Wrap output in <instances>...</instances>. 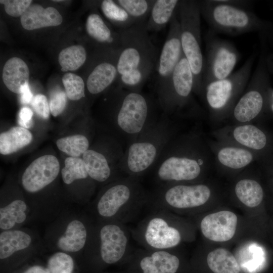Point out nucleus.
<instances>
[{"label": "nucleus", "mask_w": 273, "mask_h": 273, "mask_svg": "<svg viewBox=\"0 0 273 273\" xmlns=\"http://www.w3.org/2000/svg\"><path fill=\"white\" fill-rule=\"evenodd\" d=\"M26 203L22 200H16L9 205L0 209V228L8 230L13 228L16 223H20L26 218Z\"/></svg>", "instance_id": "2f4dec72"}, {"label": "nucleus", "mask_w": 273, "mask_h": 273, "mask_svg": "<svg viewBox=\"0 0 273 273\" xmlns=\"http://www.w3.org/2000/svg\"><path fill=\"white\" fill-rule=\"evenodd\" d=\"M194 78L184 54L170 80L156 98L162 113L176 120L200 117L203 110L194 97Z\"/></svg>", "instance_id": "0eeeda50"}, {"label": "nucleus", "mask_w": 273, "mask_h": 273, "mask_svg": "<svg viewBox=\"0 0 273 273\" xmlns=\"http://www.w3.org/2000/svg\"><path fill=\"white\" fill-rule=\"evenodd\" d=\"M212 194L210 188L202 183H178L156 186L150 191L147 207L151 210L195 209L205 204Z\"/></svg>", "instance_id": "9b49d317"}, {"label": "nucleus", "mask_w": 273, "mask_h": 273, "mask_svg": "<svg viewBox=\"0 0 273 273\" xmlns=\"http://www.w3.org/2000/svg\"><path fill=\"white\" fill-rule=\"evenodd\" d=\"M2 78L5 85L10 91L21 94L28 85L29 68L21 59L11 58L4 66Z\"/></svg>", "instance_id": "5701e85b"}, {"label": "nucleus", "mask_w": 273, "mask_h": 273, "mask_svg": "<svg viewBox=\"0 0 273 273\" xmlns=\"http://www.w3.org/2000/svg\"><path fill=\"white\" fill-rule=\"evenodd\" d=\"M30 236L21 231H7L0 235V258H7L13 253L28 247Z\"/></svg>", "instance_id": "7c9ffc66"}, {"label": "nucleus", "mask_w": 273, "mask_h": 273, "mask_svg": "<svg viewBox=\"0 0 273 273\" xmlns=\"http://www.w3.org/2000/svg\"><path fill=\"white\" fill-rule=\"evenodd\" d=\"M199 2L201 15L216 34L236 36L264 27V22L249 9L229 4L224 0Z\"/></svg>", "instance_id": "1a4fd4ad"}, {"label": "nucleus", "mask_w": 273, "mask_h": 273, "mask_svg": "<svg viewBox=\"0 0 273 273\" xmlns=\"http://www.w3.org/2000/svg\"><path fill=\"white\" fill-rule=\"evenodd\" d=\"M31 0H1V4L5 6L6 12L14 17L21 16L31 5Z\"/></svg>", "instance_id": "ea45409f"}, {"label": "nucleus", "mask_w": 273, "mask_h": 273, "mask_svg": "<svg viewBox=\"0 0 273 273\" xmlns=\"http://www.w3.org/2000/svg\"><path fill=\"white\" fill-rule=\"evenodd\" d=\"M234 193L237 199L247 207L258 206L263 198V191L260 184L251 178H243L236 183Z\"/></svg>", "instance_id": "c85d7f7f"}, {"label": "nucleus", "mask_w": 273, "mask_h": 273, "mask_svg": "<svg viewBox=\"0 0 273 273\" xmlns=\"http://www.w3.org/2000/svg\"><path fill=\"white\" fill-rule=\"evenodd\" d=\"M172 250H147L141 248L134 250L130 256L138 264L142 273H176L180 261Z\"/></svg>", "instance_id": "6ab92c4d"}, {"label": "nucleus", "mask_w": 273, "mask_h": 273, "mask_svg": "<svg viewBox=\"0 0 273 273\" xmlns=\"http://www.w3.org/2000/svg\"><path fill=\"white\" fill-rule=\"evenodd\" d=\"M99 251L103 262L114 264L130 256L134 250L130 243V230L126 224L113 221L99 230Z\"/></svg>", "instance_id": "4468645a"}, {"label": "nucleus", "mask_w": 273, "mask_h": 273, "mask_svg": "<svg viewBox=\"0 0 273 273\" xmlns=\"http://www.w3.org/2000/svg\"><path fill=\"white\" fill-rule=\"evenodd\" d=\"M82 159L89 177L99 183H104L110 179L114 169L120 171L113 167V164L119 166L110 162L108 156L95 149H88L83 154Z\"/></svg>", "instance_id": "b1692460"}, {"label": "nucleus", "mask_w": 273, "mask_h": 273, "mask_svg": "<svg viewBox=\"0 0 273 273\" xmlns=\"http://www.w3.org/2000/svg\"><path fill=\"white\" fill-rule=\"evenodd\" d=\"M118 55L119 53L110 61H103L95 66L86 81L87 89L91 95L102 93L117 81Z\"/></svg>", "instance_id": "412c9836"}, {"label": "nucleus", "mask_w": 273, "mask_h": 273, "mask_svg": "<svg viewBox=\"0 0 273 273\" xmlns=\"http://www.w3.org/2000/svg\"><path fill=\"white\" fill-rule=\"evenodd\" d=\"M62 177L66 184H70L76 179L89 177L82 159L68 157L65 160V166L61 170Z\"/></svg>", "instance_id": "e433bc0d"}, {"label": "nucleus", "mask_w": 273, "mask_h": 273, "mask_svg": "<svg viewBox=\"0 0 273 273\" xmlns=\"http://www.w3.org/2000/svg\"><path fill=\"white\" fill-rule=\"evenodd\" d=\"M73 267V260L70 255L57 252L49 259L47 268L50 273H72Z\"/></svg>", "instance_id": "58836bf2"}, {"label": "nucleus", "mask_w": 273, "mask_h": 273, "mask_svg": "<svg viewBox=\"0 0 273 273\" xmlns=\"http://www.w3.org/2000/svg\"><path fill=\"white\" fill-rule=\"evenodd\" d=\"M214 166L207 140L196 130L178 131L165 146L151 173L156 186L198 183Z\"/></svg>", "instance_id": "f257e3e1"}, {"label": "nucleus", "mask_w": 273, "mask_h": 273, "mask_svg": "<svg viewBox=\"0 0 273 273\" xmlns=\"http://www.w3.org/2000/svg\"><path fill=\"white\" fill-rule=\"evenodd\" d=\"M215 140L236 145L258 154L267 143L265 132L252 123L235 124L212 132Z\"/></svg>", "instance_id": "dca6fc26"}, {"label": "nucleus", "mask_w": 273, "mask_h": 273, "mask_svg": "<svg viewBox=\"0 0 273 273\" xmlns=\"http://www.w3.org/2000/svg\"><path fill=\"white\" fill-rule=\"evenodd\" d=\"M177 121L162 113L153 125L128 145L120 162L122 174L141 179L149 173L165 146L180 130Z\"/></svg>", "instance_id": "20e7f679"}, {"label": "nucleus", "mask_w": 273, "mask_h": 273, "mask_svg": "<svg viewBox=\"0 0 273 273\" xmlns=\"http://www.w3.org/2000/svg\"><path fill=\"white\" fill-rule=\"evenodd\" d=\"M67 95L61 90L53 92L50 97V108L51 114L56 117L61 114L66 106Z\"/></svg>", "instance_id": "a19ab883"}, {"label": "nucleus", "mask_w": 273, "mask_h": 273, "mask_svg": "<svg viewBox=\"0 0 273 273\" xmlns=\"http://www.w3.org/2000/svg\"><path fill=\"white\" fill-rule=\"evenodd\" d=\"M23 273H50V272L48 268L35 265L30 267Z\"/></svg>", "instance_id": "a18cd8bd"}, {"label": "nucleus", "mask_w": 273, "mask_h": 273, "mask_svg": "<svg viewBox=\"0 0 273 273\" xmlns=\"http://www.w3.org/2000/svg\"><path fill=\"white\" fill-rule=\"evenodd\" d=\"M100 7L105 16L120 29L128 28L135 24L134 21L115 1L104 0Z\"/></svg>", "instance_id": "72a5a7b5"}, {"label": "nucleus", "mask_w": 273, "mask_h": 273, "mask_svg": "<svg viewBox=\"0 0 273 273\" xmlns=\"http://www.w3.org/2000/svg\"><path fill=\"white\" fill-rule=\"evenodd\" d=\"M32 139L30 131L22 126H14L0 134V153L9 155L29 145Z\"/></svg>", "instance_id": "bb28decb"}, {"label": "nucleus", "mask_w": 273, "mask_h": 273, "mask_svg": "<svg viewBox=\"0 0 273 273\" xmlns=\"http://www.w3.org/2000/svg\"><path fill=\"white\" fill-rule=\"evenodd\" d=\"M171 214L163 210H151L130 229L132 238L145 249L173 250L182 242L183 237Z\"/></svg>", "instance_id": "9d476101"}, {"label": "nucleus", "mask_w": 273, "mask_h": 273, "mask_svg": "<svg viewBox=\"0 0 273 273\" xmlns=\"http://www.w3.org/2000/svg\"><path fill=\"white\" fill-rule=\"evenodd\" d=\"M62 82L67 97L71 100L77 101L85 97V86L82 78L75 74L64 75Z\"/></svg>", "instance_id": "4c0bfd02"}, {"label": "nucleus", "mask_w": 273, "mask_h": 273, "mask_svg": "<svg viewBox=\"0 0 273 273\" xmlns=\"http://www.w3.org/2000/svg\"><path fill=\"white\" fill-rule=\"evenodd\" d=\"M272 98H273V93H272ZM272 109H273V104L272 105Z\"/></svg>", "instance_id": "49530a36"}, {"label": "nucleus", "mask_w": 273, "mask_h": 273, "mask_svg": "<svg viewBox=\"0 0 273 273\" xmlns=\"http://www.w3.org/2000/svg\"><path fill=\"white\" fill-rule=\"evenodd\" d=\"M177 16L182 51L193 74L195 95L200 97L202 90L204 56L201 49L199 1L180 0Z\"/></svg>", "instance_id": "6e6552de"}, {"label": "nucleus", "mask_w": 273, "mask_h": 273, "mask_svg": "<svg viewBox=\"0 0 273 273\" xmlns=\"http://www.w3.org/2000/svg\"><path fill=\"white\" fill-rule=\"evenodd\" d=\"M87 239V231L80 221L74 220L69 223L64 235L58 241V247L65 251L77 252L85 245Z\"/></svg>", "instance_id": "cd10ccee"}, {"label": "nucleus", "mask_w": 273, "mask_h": 273, "mask_svg": "<svg viewBox=\"0 0 273 273\" xmlns=\"http://www.w3.org/2000/svg\"><path fill=\"white\" fill-rule=\"evenodd\" d=\"M169 23L168 32L153 74L154 77V95L156 98L168 84L174 70L183 55L177 10Z\"/></svg>", "instance_id": "ddd939ff"}, {"label": "nucleus", "mask_w": 273, "mask_h": 273, "mask_svg": "<svg viewBox=\"0 0 273 273\" xmlns=\"http://www.w3.org/2000/svg\"><path fill=\"white\" fill-rule=\"evenodd\" d=\"M115 2L125 10L135 24L147 22L155 0H117Z\"/></svg>", "instance_id": "f704fd0d"}, {"label": "nucleus", "mask_w": 273, "mask_h": 273, "mask_svg": "<svg viewBox=\"0 0 273 273\" xmlns=\"http://www.w3.org/2000/svg\"><path fill=\"white\" fill-rule=\"evenodd\" d=\"M33 98V95L28 85L24 88L22 93L21 94V103L23 104H28L31 102Z\"/></svg>", "instance_id": "c03bdc74"}, {"label": "nucleus", "mask_w": 273, "mask_h": 273, "mask_svg": "<svg viewBox=\"0 0 273 273\" xmlns=\"http://www.w3.org/2000/svg\"><path fill=\"white\" fill-rule=\"evenodd\" d=\"M85 27L88 35L96 42L110 45L115 50H120L119 33L114 32L98 13H93L88 16Z\"/></svg>", "instance_id": "393cba45"}, {"label": "nucleus", "mask_w": 273, "mask_h": 273, "mask_svg": "<svg viewBox=\"0 0 273 273\" xmlns=\"http://www.w3.org/2000/svg\"><path fill=\"white\" fill-rule=\"evenodd\" d=\"M180 0H155L146 22L148 32H158L170 23Z\"/></svg>", "instance_id": "a878e982"}, {"label": "nucleus", "mask_w": 273, "mask_h": 273, "mask_svg": "<svg viewBox=\"0 0 273 273\" xmlns=\"http://www.w3.org/2000/svg\"><path fill=\"white\" fill-rule=\"evenodd\" d=\"M150 191L140 178L123 176L115 179L101 195L97 212L102 218L126 224L147 206Z\"/></svg>", "instance_id": "39448f33"}, {"label": "nucleus", "mask_w": 273, "mask_h": 273, "mask_svg": "<svg viewBox=\"0 0 273 273\" xmlns=\"http://www.w3.org/2000/svg\"><path fill=\"white\" fill-rule=\"evenodd\" d=\"M146 22L119 29L120 49L117 60L118 86L141 92L153 75L159 56L151 40Z\"/></svg>", "instance_id": "f03ea898"}, {"label": "nucleus", "mask_w": 273, "mask_h": 273, "mask_svg": "<svg viewBox=\"0 0 273 273\" xmlns=\"http://www.w3.org/2000/svg\"><path fill=\"white\" fill-rule=\"evenodd\" d=\"M32 111L28 107H24L21 109L18 114V123L25 128H29L33 124L32 117Z\"/></svg>", "instance_id": "37998d69"}, {"label": "nucleus", "mask_w": 273, "mask_h": 273, "mask_svg": "<svg viewBox=\"0 0 273 273\" xmlns=\"http://www.w3.org/2000/svg\"><path fill=\"white\" fill-rule=\"evenodd\" d=\"M238 217L234 212L222 210L205 216L200 222L203 235L214 242H223L231 240L235 235Z\"/></svg>", "instance_id": "aec40b11"}, {"label": "nucleus", "mask_w": 273, "mask_h": 273, "mask_svg": "<svg viewBox=\"0 0 273 273\" xmlns=\"http://www.w3.org/2000/svg\"><path fill=\"white\" fill-rule=\"evenodd\" d=\"M204 39L206 52L204 57L202 88L210 82L231 75L241 58V54L233 43L218 37L212 30L207 31Z\"/></svg>", "instance_id": "f8f14e48"}, {"label": "nucleus", "mask_w": 273, "mask_h": 273, "mask_svg": "<svg viewBox=\"0 0 273 273\" xmlns=\"http://www.w3.org/2000/svg\"><path fill=\"white\" fill-rule=\"evenodd\" d=\"M60 164L52 155L40 156L26 168L22 176V184L27 192L40 191L53 181L58 176Z\"/></svg>", "instance_id": "a211bd4d"}, {"label": "nucleus", "mask_w": 273, "mask_h": 273, "mask_svg": "<svg viewBox=\"0 0 273 273\" xmlns=\"http://www.w3.org/2000/svg\"><path fill=\"white\" fill-rule=\"evenodd\" d=\"M63 18L54 7L44 8L40 5H30L21 17V23L26 30H34L60 25Z\"/></svg>", "instance_id": "4be33fe9"}, {"label": "nucleus", "mask_w": 273, "mask_h": 273, "mask_svg": "<svg viewBox=\"0 0 273 273\" xmlns=\"http://www.w3.org/2000/svg\"><path fill=\"white\" fill-rule=\"evenodd\" d=\"M31 105L35 113L41 118L49 117L50 108L47 97L42 94H37L32 99Z\"/></svg>", "instance_id": "79ce46f5"}, {"label": "nucleus", "mask_w": 273, "mask_h": 273, "mask_svg": "<svg viewBox=\"0 0 273 273\" xmlns=\"http://www.w3.org/2000/svg\"><path fill=\"white\" fill-rule=\"evenodd\" d=\"M56 145L60 151L70 157H78L88 149L89 143L85 136L75 134L58 139Z\"/></svg>", "instance_id": "c9c22d12"}, {"label": "nucleus", "mask_w": 273, "mask_h": 273, "mask_svg": "<svg viewBox=\"0 0 273 273\" xmlns=\"http://www.w3.org/2000/svg\"><path fill=\"white\" fill-rule=\"evenodd\" d=\"M112 96V127L116 139L125 148L158 120L162 111L154 94L118 85Z\"/></svg>", "instance_id": "7ed1b4c3"}, {"label": "nucleus", "mask_w": 273, "mask_h": 273, "mask_svg": "<svg viewBox=\"0 0 273 273\" xmlns=\"http://www.w3.org/2000/svg\"><path fill=\"white\" fill-rule=\"evenodd\" d=\"M254 59L255 54L251 55L235 73L203 86L200 98L213 122H221L229 119L248 84Z\"/></svg>", "instance_id": "423d86ee"}, {"label": "nucleus", "mask_w": 273, "mask_h": 273, "mask_svg": "<svg viewBox=\"0 0 273 273\" xmlns=\"http://www.w3.org/2000/svg\"><path fill=\"white\" fill-rule=\"evenodd\" d=\"M259 66L235 105L229 119L233 123H252L263 110L265 75Z\"/></svg>", "instance_id": "2eb2a0df"}, {"label": "nucleus", "mask_w": 273, "mask_h": 273, "mask_svg": "<svg viewBox=\"0 0 273 273\" xmlns=\"http://www.w3.org/2000/svg\"><path fill=\"white\" fill-rule=\"evenodd\" d=\"M212 154L214 166L220 170L238 171L256 160L257 154L244 148L217 140H207Z\"/></svg>", "instance_id": "f3484780"}, {"label": "nucleus", "mask_w": 273, "mask_h": 273, "mask_svg": "<svg viewBox=\"0 0 273 273\" xmlns=\"http://www.w3.org/2000/svg\"><path fill=\"white\" fill-rule=\"evenodd\" d=\"M207 263L214 273H240L238 262L229 250L219 248L210 252L207 256Z\"/></svg>", "instance_id": "c756f323"}, {"label": "nucleus", "mask_w": 273, "mask_h": 273, "mask_svg": "<svg viewBox=\"0 0 273 273\" xmlns=\"http://www.w3.org/2000/svg\"><path fill=\"white\" fill-rule=\"evenodd\" d=\"M86 59V52L81 45H73L62 50L58 61L63 71H74L80 68Z\"/></svg>", "instance_id": "473e14b6"}]
</instances>
